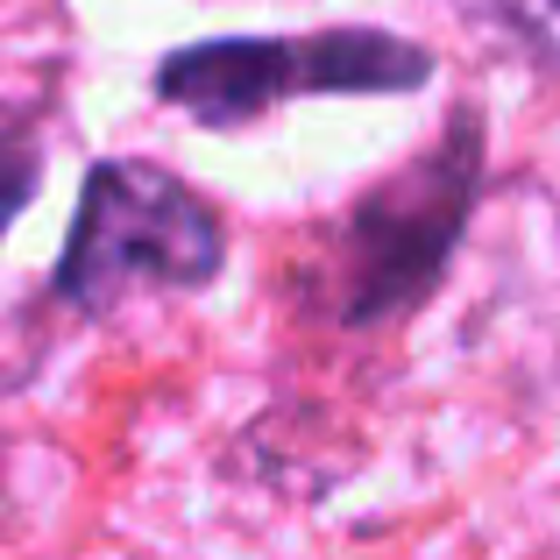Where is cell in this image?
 I'll return each instance as SVG.
<instances>
[{
	"label": "cell",
	"mask_w": 560,
	"mask_h": 560,
	"mask_svg": "<svg viewBox=\"0 0 560 560\" xmlns=\"http://www.w3.org/2000/svg\"><path fill=\"white\" fill-rule=\"evenodd\" d=\"M220 262H228V234L213 206L164 164L114 156V164H93L79 191V220L57 256V299L79 305L85 319H114L136 313L142 299L206 291Z\"/></svg>",
	"instance_id": "cell-1"
},
{
	"label": "cell",
	"mask_w": 560,
	"mask_h": 560,
	"mask_svg": "<svg viewBox=\"0 0 560 560\" xmlns=\"http://www.w3.org/2000/svg\"><path fill=\"white\" fill-rule=\"evenodd\" d=\"M425 79H433V57L390 28H319V36L191 43V50L164 57L156 93L185 107L191 121L228 128L270 114L284 93H411Z\"/></svg>",
	"instance_id": "cell-2"
},
{
	"label": "cell",
	"mask_w": 560,
	"mask_h": 560,
	"mask_svg": "<svg viewBox=\"0 0 560 560\" xmlns=\"http://www.w3.org/2000/svg\"><path fill=\"white\" fill-rule=\"evenodd\" d=\"M468 185H476V136H454L440 156L411 164L390 191H376L355 213L348 242H355V299L348 313L376 319L383 305L405 299V284H425L447 256L454 228H462Z\"/></svg>",
	"instance_id": "cell-3"
},
{
	"label": "cell",
	"mask_w": 560,
	"mask_h": 560,
	"mask_svg": "<svg viewBox=\"0 0 560 560\" xmlns=\"http://www.w3.org/2000/svg\"><path fill=\"white\" fill-rule=\"evenodd\" d=\"M36 178H43L36 150H28L22 136H0V234H8V220L36 199Z\"/></svg>",
	"instance_id": "cell-4"
},
{
	"label": "cell",
	"mask_w": 560,
	"mask_h": 560,
	"mask_svg": "<svg viewBox=\"0 0 560 560\" xmlns=\"http://www.w3.org/2000/svg\"><path fill=\"white\" fill-rule=\"evenodd\" d=\"M490 8L504 14V22L518 28L547 65H560V0H490Z\"/></svg>",
	"instance_id": "cell-5"
}]
</instances>
